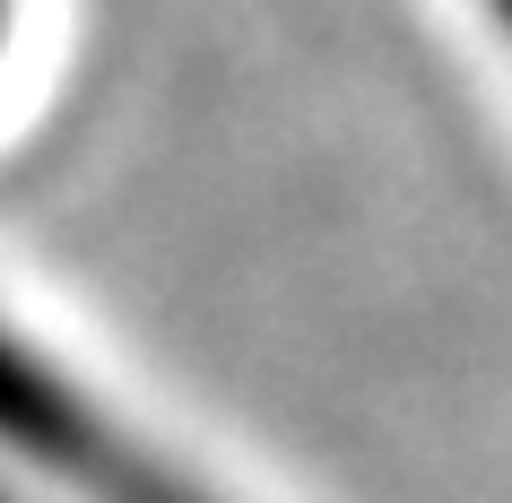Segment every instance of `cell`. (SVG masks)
<instances>
[{"instance_id":"2","label":"cell","mask_w":512,"mask_h":503,"mask_svg":"<svg viewBox=\"0 0 512 503\" xmlns=\"http://www.w3.org/2000/svg\"><path fill=\"white\" fill-rule=\"evenodd\" d=\"M486 18H495V27H504V44H512V0H486Z\"/></svg>"},{"instance_id":"1","label":"cell","mask_w":512,"mask_h":503,"mask_svg":"<svg viewBox=\"0 0 512 503\" xmlns=\"http://www.w3.org/2000/svg\"><path fill=\"white\" fill-rule=\"evenodd\" d=\"M0 451L79 503H217L148 434L105 417L53 356H35L9 321H0Z\"/></svg>"},{"instance_id":"3","label":"cell","mask_w":512,"mask_h":503,"mask_svg":"<svg viewBox=\"0 0 512 503\" xmlns=\"http://www.w3.org/2000/svg\"><path fill=\"white\" fill-rule=\"evenodd\" d=\"M0 53H9V0H0Z\"/></svg>"}]
</instances>
